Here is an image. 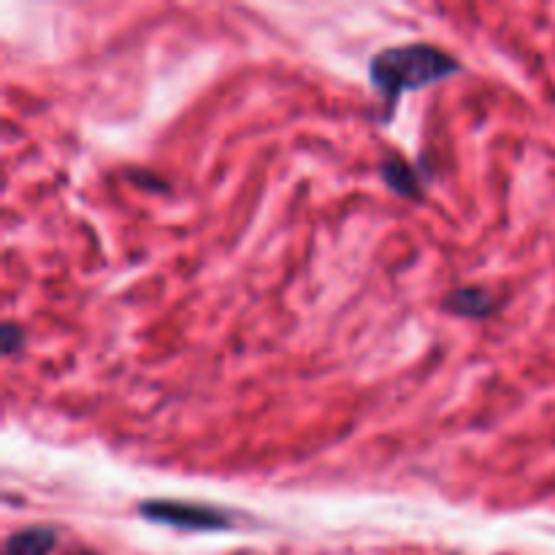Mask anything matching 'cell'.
Instances as JSON below:
<instances>
[{"instance_id":"cell-1","label":"cell","mask_w":555,"mask_h":555,"mask_svg":"<svg viewBox=\"0 0 555 555\" xmlns=\"http://www.w3.org/2000/svg\"><path fill=\"white\" fill-rule=\"evenodd\" d=\"M459 60L434 43H404L377 52L369 63L374 87L388 106H396L401 92L423 90V87L459 74Z\"/></svg>"},{"instance_id":"cell-2","label":"cell","mask_w":555,"mask_h":555,"mask_svg":"<svg viewBox=\"0 0 555 555\" xmlns=\"http://www.w3.org/2000/svg\"><path fill=\"white\" fill-rule=\"evenodd\" d=\"M144 518L152 524L177 526V529H193V531H215L228 529L231 520L222 515L220 509L209 507V504H193V502H144L139 507Z\"/></svg>"},{"instance_id":"cell-3","label":"cell","mask_w":555,"mask_h":555,"mask_svg":"<svg viewBox=\"0 0 555 555\" xmlns=\"http://www.w3.org/2000/svg\"><path fill=\"white\" fill-rule=\"evenodd\" d=\"M444 309L455 312L459 318L482 320L496 309V298L486 287H459L444 298Z\"/></svg>"},{"instance_id":"cell-4","label":"cell","mask_w":555,"mask_h":555,"mask_svg":"<svg viewBox=\"0 0 555 555\" xmlns=\"http://www.w3.org/2000/svg\"><path fill=\"white\" fill-rule=\"evenodd\" d=\"M57 545V534L47 526H30L5 540L3 555H49Z\"/></svg>"},{"instance_id":"cell-5","label":"cell","mask_w":555,"mask_h":555,"mask_svg":"<svg viewBox=\"0 0 555 555\" xmlns=\"http://www.w3.org/2000/svg\"><path fill=\"white\" fill-rule=\"evenodd\" d=\"M383 177L396 193H401L404 198H421V184H417L415 171H412L410 163H404L401 157L388 155L383 160Z\"/></svg>"},{"instance_id":"cell-6","label":"cell","mask_w":555,"mask_h":555,"mask_svg":"<svg viewBox=\"0 0 555 555\" xmlns=\"http://www.w3.org/2000/svg\"><path fill=\"white\" fill-rule=\"evenodd\" d=\"M22 341H25V336H22L20 325H14V323L3 325V352L5 356H11V352L20 350Z\"/></svg>"},{"instance_id":"cell-7","label":"cell","mask_w":555,"mask_h":555,"mask_svg":"<svg viewBox=\"0 0 555 555\" xmlns=\"http://www.w3.org/2000/svg\"><path fill=\"white\" fill-rule=\"evenodd\" d=\"M79 555H90V553H79Z\"/></svg>"}]
</instances>
